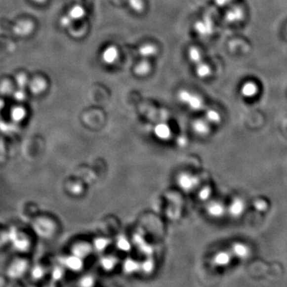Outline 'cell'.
I'll list each match as a JSON object with an SVG mask.
<instances>
[{"label": "cell", "instance_id": "obj_1", "mask_svg": "<svg viewBox=\"0 0 287 287\" xmlns=\"http://www.w3.org/2000/svg\"><path fill=\"white\" fill-rule=\"evenodd\" d=\"M178 98L182 103L187 104L193 110H201L204 107L201 97L192 94L187 90H180L178 94Z\"/></svg>", "mask_w": 287, "mask_h": 287}, {"label": "cell", "instance_id": "obj_2", "mask_svg": "<svg viewBox=\"0 0 287 287\" xmlns=\"http://www.w3.org/2000/svg\"><path fill=\"white\" fill-rule=\"evenodd\" d=\"M178 184L184 191H190L198 185L199 180L190 174L183 173L178 178Z\"/></svg>", "mask_w": 287, "mask_h": 287}, {"label": "cell", "instance_id": "obj_3", "mask_svg": "<svg viewBox=\"0 0 287 287\" xmlns=\"http://www.w3.org/2000/svg\"><path fill=\"white\" fill-rule=\"evenodd\" d=\"M245 210V204L240 198L234 199L229 206V213L233 217H239L242 215Z\"/></svg>", "mask_w": 287, "mask_h": 287}, {"label": "cell", "instance_id": "obj_4", "mask_svg": "<svg viewBox=\"0 0 287 287\" xmlns=\"http://www.w3.org/2000/svg\"><path fill=\"white\" fill-rule=\"evenodd\" d=\"M206 211L213 218H220L225 213V207L219 202H211L206 207Z\"/></svg>", "mask_w": 287, "mask_h": 287}, {"label": "cell", "instance_id": "obj_5", "mask_svg": "<svg viewBox=\"0 0 287 287\" xmlns=\"http://www.w3.org/2000/svg\"><path fill=\"white\" fill-rule=\"evenodd\" d=\"M118 58V50L115 46H109L104 50L102 54V60L106 64H113Z\"/></svg>", "mask_w": 287, "mask_h": 287}, {"label": "cell", "instance_id": "obj_6", "mask_svg": "<svg viewBox=\"0 0 287 287\" xmlns=\"http://www.w3.org/2000/svg\"><path fill=\"white\" fill-rule=\"evenodd\" d=\"M232 260V255L227 251H220L215 254L213 262L218 267H225Z\"/></svg>", "mask_w": 287, "mask_h": 287}, {"label": "cell", "instance_id": "obj_7", "mask_svg": "<svg viewBox=\"0 0 287 287\" xmlns=\"http://www.w3.org/2000/svg\"><path fill=\"white\" fill-rule=\"evenodd\" d=\"M30 89L35 94L41 93L46 88V82L41 78H36L29 83Z\"/></svg>", "mask_w": 287, "mask_h": 287}, {"label": "cell", "instance_id": "obj_8", "mask_svg": "<svg viewBox=\"0 0 287 287\" xmlns=\"http://www.w3.org/2000/svg\"><path fill=\"white\" fill-rule=\"evenodd\" d=\"M232 252L235 256L244 259L249 255V248L245 244L236 243L232 246Z\"/></svg>", "mask_w": 287, "mask_h": 287}, {"label": "cell", "instance_id": "obj_9", "mask_svg": "<svg viewBox=\"0 0 287 287\" xmlns=\"http://www.w3.org/2000/svg\"><path fill=\"white\" fill-rule=\"evenodd\" d=\"M192 126H193L195 132H197V134L201 135V136L207 134L210 131L208 122L205 120H202V119L195 121Z\"/></svg>", "mask_w": 287, "mask_h": 287}, {"label": "cell", "instance_id": "obj_10", "mask_svg": "<svg viewBox=\"0 0 287 287\" xmlns=\"http://www.w3.org/2000/svg\"><path fill=\"white\" fill-rule=\"evenodd\" d=\"M32 28H33V25L30 22L22 21L15 26L14 31L15 34L19 36H26L31 32Z\"/></svg>", "mask_w": 287, "mask_h": 287}, {"label": "cell", "instance_id": "obj_11", "mask_svg": "<svg viewBox=\"0 0 287 287\" xmlns=\"http://www.w3.org/2000/svg\"><path fill=\"white\" fill-rule=\"evenodd\" d=\"M258 93V86L254 82H246L243 85L241 93L245 97H253Z\"/></svg>", "mask_w": 287, "mask_h": 287}, {"label": "cell", "instance_id": "obj_12", "mask_svg": "<svg viewBox=\"0 0 287 287\" xmlns=\"http://www.w3.org/2000/svg\"><path fill=\"white\" fill-rule=\"evenodd\" d=\"M156 135L162 140H167L171 136L169 127L164 124H160L155 128Z\"/></svg>", "mask_w": 287, "mask_h": 287}, {"label": "cell", "instance_id": "obj_13", "mask_svg": "<svg viewBox=\"0 0 287 287\" xmlns=\"http://www.w3.org/2000/svg\"><path fill=\"white\" fill-rule=\"evenodd\" d=\"M157 47L155 45H151V44H146L144 45L140 48L139 53L142 57L145 58H149L152 56L155 55L157 54Z\"/></svg>", "mask_w": 287, "mask_h": 287}, {"label": "cell", "instance_id": "obj_14", "mask_svg": "<svg viewBox=\"0 0 287 287\" xmlns=\"http://www.w3.org/2000/svg\"><path fill=\"white\" fill-rule=\"evenodd\" d=\"M197 75L201 79H205L211 75V68L206 63L200 62L197 65Z\"/></svg>", "mask_w": 287, "mask_h": 287}, {"label": "cell", "instance_id": "obj_15", "mask_svg": "<svg viewBox=\"0 0 287 287\" xmlns=\"http://www.w3.org/2000/svg\"><path fill=\"white\" fill-rule=\"evenodd\" d=\"M150 71V65L146 61H142L135 67V74L139 76H144L147 75Z\"/></svg>", "mask_w": 287, "mask_h": 287}, {"label": "cell", "instance_id": "obj_16", "mask_svg": "<svg viewBox=\"0 0 287 287\" xmlns=\"http://www.w3.org/2000/svg\"><path fill=\"white\" fill-rule=\"evenodd\" d=\"M69 15L71 17L73 20L80 19L85 15V10L81 6H75L70 10Z\"/></svg>", "mask_w": 287, "mask_h": 287}, {"label": "cell", "instance_id": "obj_17", "mask_svg": "<svg viewBox=\"0 0 287 287\" xmlns=\"http://www.w3.org/2000/svg\"><path fill=\"white\" fill-rule=\"evenodd\" d=\"M66 263L68 266L69 268L72 269L74 271H78L79 269H81L82 267L81 259L78 256L71 257V258H67Z\"/></svg>", "mask_w": 287, "mask_h": 287}, {"label": "cell", "instance_id": "obj_18", "mask_svg": "<svg viewBox=\"0 0 287 287\" xmlns=\"http://www.w3.org/2000/svg\"><path fill=\"white\" fill-rule=\"evenodd\" d=\"M188 57H189V59L196 65L201 62V59H202L201 52L196 47L190 48V50L188 51Z\"/></svg>", "mask_w": 287, "mask_h": 287}, {"label": "cell", "instance_id": "obj_19", "mask_svg": "<svg viewBox=\"0 0 287 287\" xmlns=\"http://www.w3.org/2000/svg\"><path fill=\"white\" fill-rule=\"evenodd\" d=\"M26 112L22 107H15L11 111V118L15 122H20L25 117Z\"/></svg>", "mask_w": 287, "mask_h": 287}, {"label": "cell", "instance_id": "obj_20", "mask_svg": "<svg viewBox=\"0 0 287 287\" xmlns=\"http://www.w3.org/2000/svg\"><path fill=\"white\" fill-rule=\"evenodd\" d=\"M206 118L207 122H211L213 124L219 123L221 121V117L219 115V113L213 110H210L206 112Z\"/></svg>", "mask_w": 287, "mask_h": 287}, {"label": "cell", "instance_id": "obj_21", "mask_svg": "<svg viewBox=\"0 0 287 287\" xmlns=\"http://www.w3.org/2000/svg\"><path fill=\"white\" fill-rule=\"evenodd\" d=\"M26 264L24 262H19L13 265L10 271V275L12 276H18L20 275L21 273L23 272L25 269Z\"/></svg>", "mask_w": 287, "mask_h": 287}, {"label": "cell", "instance_id": "obj_22", "mask_svg": "<svg viewBox=\"0 0 287 287\" xmlns=\"http://www.w3.org/2000/svg\"><path fill=\"white\" fill-rule=\"evenodd\" d=\"M90 251V248L87 246L86 244H81L79 245L75 248L74 252L75 254L78 257H84L88 254V253Z\"/></svg>", "mask_w": 287, "mask_h": 287}, {"label": "cell", "instance_id": "obj_23", "mask_svg": "<svg viewBox=\"0 0 287 287\" xmlns=\"http://www.w3.org/2000/svg\"><path fill=\"white\" fill-rule=\"evenodd\" d=\"M241 17H242V13L239 9H235V10L230 11V12L227 13V20L230 21V22H234V21L241 19Z\"/></svg>", "mask_w": 287, "mask_h": 287}, {"label": "cell", "instance_id": "obj_24", "mask_svg": "<svg viewBox=\"0 0 287 287\" xmlns=\"http://www.w3.org/2000/svg\"><path fill=\"white\" fill-rule=\"evenodd\" d=\"M211 188L209 187H205L199 192V198L201 199V201H205L208 200L209 197H211Z\"/></svg>", "mask_w": 287, "mask_h": 287}, {"label": "cell", "instance_id": "obj_25", "mask_svg": "<svg viewBox=\"0 0 287 287\" xmlns=\"http://www.w3.org/2000/svg\"><path fill=\"white\" fill-rule=\"evenodd\" d=\"M16 83L18 86L20 88V89H24L26 85L28 84V79H27V77L25 75H17L16 77Z\"/></svg>", "mask_w": 287, "mask_h": 287}, {"label": "cell", "instance_id": "obj_26", "mask_svg": "<svg viewBox=\"0 0 287 287\" xmlns=\"http://www.w3.org/2000/svg\"><path fill=\"white\" fill-rule=\"evenodd\" d=\"M128 3L131 7L136 11H141L144 7L142 0H128Z\"/></svg>", "mask_w": 287, "mask_h": 287}, {"label": "cell", "instance_id": "obj_27", "mask_svg": "<svg viewBox=\"0 0 287 287\" xmlns=\"http://www.w3.org/2000/svg\"><path fill=\"white\" fill-rule=\"evenodd\" d=\"M254 206L258 211H264L267 209V203L262 200H258L254 203Z\"/></svg>", "mask_w": 287, "mask_h": 287}, {"label": "cell", "instance_id": "obj_28", "mask_svg": "<svg viewBox=\"0 0 287 287\" xmlns=\"http://www.w3.org/2000/svg\"><path fill=\"white\" fill-rule=\"evenodd\" d=\"M72 20L73 19H71V17L70 15L62 17V19L60 20L61 25L63 27H68L69 26H71Z\"/></svg>", "mask_w": 287, "mask_h": 287}, {"label": "cell", "instance_id": "obj_29", "mask_svg": "<svg viewBox=\"0 0 287 287\" xmlns=\"http://www.w3.org/2000/svg\"><path fill=\"white\" fill-rule=\"evenodd\" d=\"M118 246H119V247H120L122 250H129V247H130L128 243L124 240H119V242H118Z\"/></svg>", "mask_w": 287, "mask_h": 287}, {"label": "cell", "instance_id": "obj_30", "mask_svg": "<svg viewBox=\"0 0 287 287\" xmlns=\"http://www.w3.org/2000/svg\"><path fill=\"white\" fill-rule=\"evenodd\" d=\"M14 97L18 101H22V100L24 99L25 98V93L23 92V89H19V90L16 91L15 94H14Z\"/></svg>", "mask_w": 287, "mask_h": 287}, {"label": "cell", "instance_id": "obj_31", "mask_svg": "<svg viewBox=\"0 0 287 287\" xmlns=\"http://www.w3.org/2000/svg\"><path fill=\"white\" fill-rule=\"evenodd\" d=\"M125 268L128 271H133L136 268V264L132 261H128V262H126Z\"/></svg>", "mask_w": 287, "mask_h": 287}, {"label": "cell", "instance_id": "obj_32", "mask_svg": "<svg viewBox=\"0 0 287 287\" xmlns=\"http://www.w3.org/2000/svg\"><path fill=\"white\" fill-rule=\"evenodd\" d=\"M106 245V241L104 240H98L97 242H96L95 246H97L98 250H102Z\"/></svg>", "mask_w": 287, "mask_h": 287}, {"label": "cell", "instance_id": "obj_33", "mask_svg": "<svg viewBox=\"0 0 287 287\" xmlns=\"http://www.w3.org/2000/svg\"><path fill=\"white\" fill-rule=\"evenodd\" d=\"M104 267L106 269L111 268L112 266H113V262L110 259H104L103 262H102Z\"/></svg>", "mask_w": 287, "mask_h": 287}, {"label": "cell", "instance_id": "obj_34", "mask_svg": "<svg viewBox=\"0 0 287 287\" xmlns=\"http://www.w3.org/2000/svg\"><path fill=\"white\" fill-rule=\"evenodd\" d=\"M33 275L35 277L40 278L42 275V271L41 268H36L34 270Z\"/></svg>", "mask_w": 287, "mask_h": 287}, {"label": "cell", "instance_id": "obj_35", "mask_svg": "<svg viewBox=\"0 0 287 287\" xmlns=\"http://www.w3.org/2000/svg\"><path fill=\"white\" fill-rule=\"evenodd\" d=\"M92 284V279H89V278H86V279H84L82 282L83 286H86V287H89Z\"/></svg>", "mask_w": 287, "mask_h": 287}, {"label": "cell", "instance_id": "obj_36", "mask_svg": "<svg viewBox=\"0 0 287 287\" xmlns=\"http://www.w3.org/2000/svg\"><path fill=\"white\" fill-rule=\"evenodd\" d=\"M152 267H153V265H152V263L150 262H147L144 265V269H145V271H150Z\"/></svg>", "mask_w": 287, "mask_h": 287}, {"label": "cell", "instance_id": "obj_37", "mask_svg": "<svg viewBox=\"0 0 287 287\" xmlns=\"http://www.w3.org/2000/svg\"><path fill=\"white\" fill-rule=\"evenodd\" d=\"M61 275H62V273L60 272L59 270H58V271H56L55 272H54V276H55L56 278L60 277Z\"/></svg>", "mask_w": 287, "mask_h": 287}, {"label": "cell", "instance_id": "obj_38", "mask_svg": "<svg viewBox=\"0 0 287 287\" xmlns=\"http://www.w3.org/2000/svg\"><path fill=\"white\" fill-rule=\"evenodd\" d=\"M34 1H36V2H43L44 0H34Z\"/></svg>", "mask_w": 287, "mask_h": 287}]
</instances>
